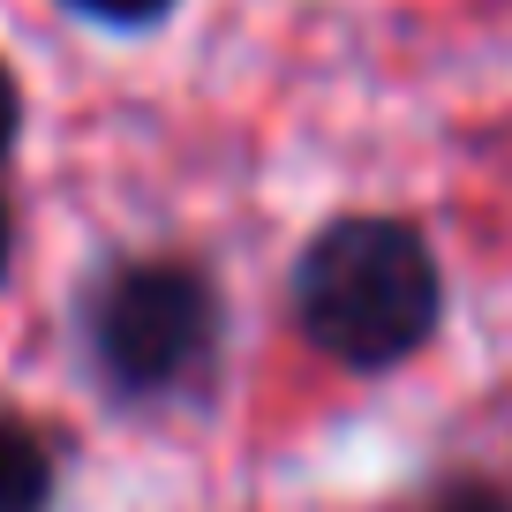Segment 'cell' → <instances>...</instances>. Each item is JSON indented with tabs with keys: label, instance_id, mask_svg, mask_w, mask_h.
<instances>
[{
	"label": "cell",
	"instance_id": "2",
	"mask_svg": "<svg viewBox=\"0 0 512 512\" xmlns=\"http://www.w3.org/2000/svg\"><path fill=\"white\" fill-rule=\"evenodd\" d=\"M204 347H211V287L181 264H136L98 302V354L128 392H159V384L189 377Z\"/></svg>",
	"mask_w": 512,
	"mask_h": 512
},
{
	"label": "cell",
	"instance_id": "1",
	"mask_svg": "<svg viewBox=\"0 0 512 512\" xmlns=\"http://www.w3.org/2000/svg\"><path fill=\"white\" fill-rule=\"evenodd\" d=\"M437 256L400 219H339L294 272V317L309 347L347 369H392L437 332Z\"/></svg>",
	"mask_w": 512,
	"mask_h": 512
},
{
	"label": "cell",
	"instance_id": "6",
	"mask_svg": "<svg viewBox=\"0 0 512 512\" xmlns=\"http://www.w3.org/2000/svg\"><path fill=\"white\" fill-rule=\"evenodd\" d=\"M0 272H8V219H0Z\"/></svg>",
	"mask_w": 512,
	"mask_h": 512
},
{
	"label": "cell",
	"instance_id": "3",
	"mask_svg": "<svg viewBox=\"0 0 512 512\" xmlns=\"http://www.w3.org/2000/svg\"><path fill=\"white\" fill-rule=\"evenodd\" d=\"M53 497V460L23 422L0 415V512H46Z\"/></svg>",
	"mask_w": 512,
	"mask_h": 512
},
{
	"label": "cell",
	"instance_id": "7",
	"mask_svg": "<svg viewBox=\"0 0 512 512\" xmlns=\"http://www.w3.org/2000/svg\"><path fill=\"white\" fill-rule=\"evenodd\" d=\"M452 512H497V505H452Z\"/></svg>",
	"mask_w": 512,
	"mask_h": 512
},
{
	"label": "cell",
	"instance_id": "5",
	"mask_svg": "<svg viewBox=\"0 0 512 512\" xmlns=\"http://www.w3.org/2000/svg\"><path fill=\"white\" fill-rule=\"evenodd\" d=\"M16 144V83H8V68H0V151Z\"/></svg>",
	"mask_w": 512,
	"mask_h": 512
},
{
	"label": "cell",
	"instance_id": "4",
	"mask_svg": "<svg viewBox=\"0 0 512 512\" xmlns=\"http://www.w3.org/2000/svg\"><path fill=\"white\" fill-rule=\"evenodd\" d=\"M68 8H83V16H98V23H151L166 0H68Z\"/></svg>",
	"mask_w": 512,
	"mask_h": 512
}]
</instances>
